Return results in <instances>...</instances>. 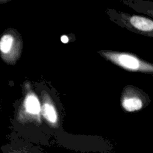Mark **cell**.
I'll return each mask as SVG.
<instances>
[{
	"label": "cell",
	"instance_id": "cell-1",
	"mask_svg": "<svg viewBox=\"0 0 153 153\" xmlns=\"http://www.w3.org/2000/svg\"><path fill=\"white\" fill-rule=\"evenodd\" d=\"M102 55L119 67L131 72L152 73V64L139 59L135 55L126 52H101Z\"/></svg>",
	"mask_w": 153,
	"mask_h": 153
},
{
	"label": "cell",
	"instance_id": "cell-2",
	"mask_svg": "<svg viewBox=\"0 0 153 153\" xmlns=\"http://www.w3.org/2000/svg\"><path fill=\"white\" fill-rule=\"evenodd\" d=\"M13 32V30H7L0 37V55L3 61L9 64L17 61L22 49V41Z\"/></svg>",
	"mask_w": 153,
	"mask_h": 153
},
{
	"label": "cell",
	"instance_id": "cell-4",
	"mask_svg": "<svg viewBox=\"0 0 153 153\" xmlns=\"http://www.w3.org/2000/svg\"><path fill=\"white\" fill-rule=\"evenodd\" d=\"M40 111H41V107L37 96L33 93H28L25 96L22 102V115L28 117L29 119L38 118Z\"/></svg>",
	"mask_w": 153,
	"mask_h": 153
},
{
	"label": "cell",
	"instance_id": "cell-8",
	"mask_svg": "<svg viewBox=\"0 0 153 153\" xmlns=\"http://www.w3.org/2000/svg\"><path fill=\"white\" fill-rule=\"evenodd\" d=\"M11 0H0V4H4V3L9 2Z\"/></svg>",
	"mask_w": 153,
	"mask_h": 153
},
{
	"label": "cell",
	"instance_id": "cell-5",
	"mask_svg": "<svg viewBox=\"0 0 153 153\" xmlns=\"http://www.w3.org/2000/svg\"><path fill=\"white\" fill-rule=\"evenodd\" d=\"M42 114L46 120L52 126H56L58 123V116L55 105L49 96L44 95L41 108Z\"/></svg>",
	"mask_w": 153,
	"mask_h": 153
},
{
	"label": "cell",
	"instance_id": "cell-3",
	"mask_svg": "<svg viewBox=\"0 0 153 153\" xmlns=\"http://www.w3.org/2000/svg\"><path fill=\"white\" fill-rule=\"evenodd\" d=\"M119 19L126 25H130L134 29L142 32H152L153 22L151 19L137 15H128L120 13Z\"/></svg>",
	"mask_w": 153,
	"mask_h": 153
},
{
	"label": "cell",
	"instance_id": "cell-6",
	"mask_svg": "<svg viewBox=\"0 0 153 153\" xmlns=\"http://www.w3.org/2000/svg\"><path fill=\"white\" fill-rule=\"evenodd\" d=\"M143 102L138 95L134 93L124 94L122 99V106L126 111L129 112L138 111L143 108Z\"/></svg>",
	"mask_w": 153,
	"mask_h": 153
},
{
	"label": "cell",
	"instance_id": "cell-7",
	"mask_svg": "<svg viewBox=\"0 0 153 153\" xmlns=\"http://www.w3.org/2000/svg\"><path fill=\"white\" fill-rule=\"evenodd\" d=\"M7 153H31V152H22V151H9Z\"/></svg>",
	"mask_w": 153,
	"mask_h": 153
}]
</instances>
